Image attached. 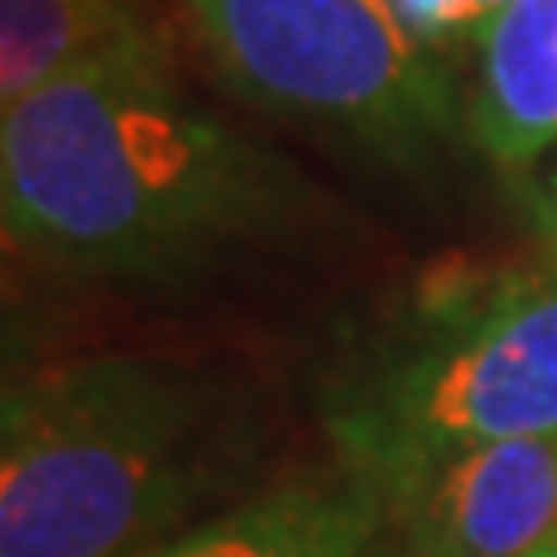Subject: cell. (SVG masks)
I'll return each mask as SVG.
<instances>
[{"instance_id": "5", "label": "cell", "mask_w": 557, "mask_h": 557, "mask_svg": "<svg viewBox=\"0 0 557 557\" xmlns=\"http://www.w3.org/2000/svg\"><path fill=\"white\" fill-rule=\"evenodd\" d=\"M372 493L395 557H544L557 548V432L456 450Z\"/></svg>"}, {"instance_id": "10", "label": "cell", "mask_w": 557, "mask_h": 557, "mask_svg": "<svg viewBox=\"0 0 557 557\" xmlns=\"http://www.w3.org/2000/svg\"><path fill=\"white\" fill-rule=\"evenodd\" d=\"M544 159H548V153H544ZM520 205H525V214L534 223L544 256L557 260V159L539 163L534 172L525 168V177H520Z\"/></svg>"}, {"instance_id": "9", "label": "cell", "mask_w": 557, "mask_h": 557, "mask_svg": "<svg viewBox=\"0 0 557 557\" xmlns=\"http://www.w3.org/2000/svg\"><path fill=\"white\" fill-rule=\"evenodd\" d=\"M395 10L423 47H437L460 28H479L493 14L483 0H395Z\"/></svg>"}, {"instance_id": "12", "label": "cell", "mask_w": 557, "mask_h": 557, "mask_svg": "<svg viewBox=\"0 0 557 557\" xmlns=\"http://www.w3.org/2000/svg\"><path fill=\"white\" fill-rule=\"evenodd\" d=\"M544 557H557V553H544Z\"/></svg>"}, {"instance_id": "13", "label": "cell", "mask_w": 557, "mask_h": 557, "mask_svg": "<svg viewBox=\"0 0 557 557\" xmlns=\"http://www.w3.org/2000/svg\"><path fill=\"white\" fill-rule=\"evenodd\" d=\"M553 553H557V548H553Z\"/></svg>"}, {"instance_id": "6", "label": "cell", "mask_w": 557, "mask_h": 557, "mask_svg": "<svg viewBox=\"0 0 557 557\" xmlns=\"http://www.w3.org/2000/svg\"><path fill=\"white\" fill-rule=\"evenodd\" d=\"M381 502L344 465L256 487L145 557H386Z\"/></svg>"}, {"instance_id": "11", "label": "cell", "mask_w": 557, "mask_h": 557, "mask_svg": "<svg viewBox=\"0 0 557 557\" xmlns=\"http://www.w3.org/2000/svg\"><path fill=\"white\" fill-rule=\"evenodd\" d=\"M483 5H487V10H497V5H507V0H483Z\"/></svg>"}, {"instance_id": "8", "label": "cell", "mask_w": 557, "mask_h": 557, "mask_svg": "<svg viewBox=\"0 0 557 557\" xmlns=\"http://www.w3.org/2000/svg\"><path fill=\"white\" fill-rule=\"evenodd\" d=\"M153 51H168V38L149 0H0L5 108L79 65Z\"/></svg>"}, {"instance_id": "3", "label": "cell", "mask_w": 557, "mask_h": 557, "mask_svg": "<svg viewBox=\"0 0 557 557\" xmlns=\"http://www.w3.org/2000/svg\"><path fill=\"white\" fill-rule=\"evenodd\" d=\"M317 418L335 465L368 487L557 432V260L428 265L344 335Z\"/></svg>"}, {"instance_id": "7", "label": "cell", "mask_w": 557, "mask_h": 557, "mask_svg": "<svg viewBox=\"0 0 557 557\" xmlns=\"http://www.w3.org/2000/svg\"><path fill=\"white\" fill-rule=\"evenodd\" d=\"M474 42L465 131L497 168L525 172L557 145V0H507Z\"/></svg>"}, {"instance_id": "4", "label": "cell", "mask_w": 557, "mask_h": 557, "mask_svg": "<svg viewBox=\"0 0 557 557\" xmlns=\"http://www.w3.org/2000/svg\"><path fill=\"white\" fill-rule=\"evenodd\" d=\"M233 94L293 126L418 168L460 135L456 79L395 0H177Z\"/></svg>"}, {"instance_id": "1", "label": "cell", "mask_w": 557, "mask_h": 557, "mask_svg": "<svg viewBox=\"0 0 557 557\" xmlns=\"http://www.w3.org/2000/svg\"><path fill=\"white\" fill-rule=\"evenodd\" d=\"M5 247L51 274L172 284L278 237L307 205L284 159L205 116L172 57L94 61L5 108Z\"/></svg>"}, {"instance_id": "2", "label": "cell", "mask_w": 557, "mask_h": 557, "mask_svg": "<svg viewBox=\"0 0 557 557\" xmlns=\"http://www.w3.org/2000/svg\"><path fill=\"white\" fill-rule=\"evenodd\" d=\"M256 432L196 362L102 354L5 381L0 557H145L251 497Z\"/></svg>"}]
</instances>
